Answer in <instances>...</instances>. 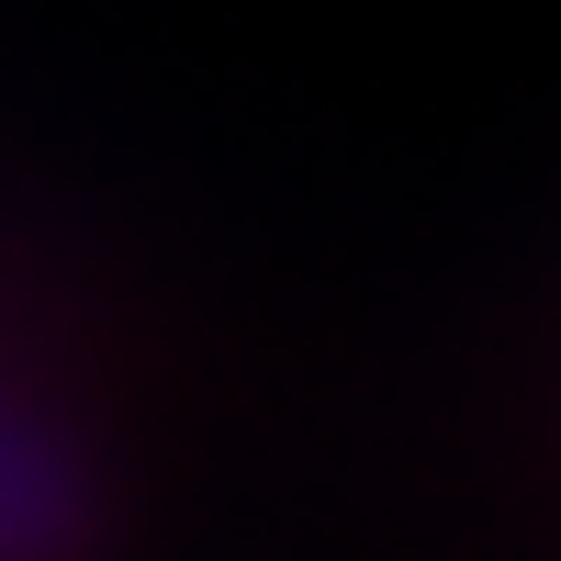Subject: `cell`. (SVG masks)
<instances>
[{
	"instance_id": "cell-1",
	"label": "cell",
	"mask_w": 561,
	"mask_h": 561,
	"mask_svg": "<svg viewBox=\"0 0 561 561\" xmlns=\"http://www.w3.org/2000/svg\"><path fill=\"white\" fill-rule=\"evenodd\" d=\"M68 517V494H57V460H45L34 438H0V550H45Z\"/></svg>"
}]
</instances>
